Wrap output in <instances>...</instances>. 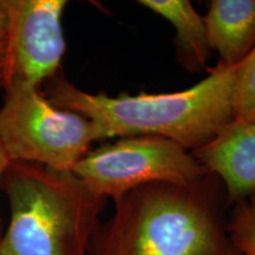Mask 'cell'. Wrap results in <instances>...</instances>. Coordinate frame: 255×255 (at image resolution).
I'll return each mask as SVG.
<instances>
[{
  "label": "cell",
  "mask_w": 255,
  "mask_h": 255,
  "mask_svg": "<svg viewBox=\"0 0 255 255\" xmlns=\"http://www.w3.org/2000/svg\"><path fill=\"white\" fill-rule=\"evenodd\" d=\"M6 5L9 28L5 88L21 81L39 89L58 73L65 53L62 17L68 1L6 0Z\"/></svg>",
  "instance_id": "6"
},
{
  "label": "cell",
  "mask_w": 255,
  "mask_h": 255,
  "mask_svg": "<svg viewBox=\"0 0 255 255\" xmlns=\"http://www.w3.org/2000/svg\"><path fill=\"white\" fill-rule=\"evenodd\" d=\"M203 21L223 64L238 65L255 46V0H212Z\"/></svg>",
  "instance_id": "8"
},
{
  "label": "cell",
  "mask_w": 255,
  "mask_h": 255,
  "mask_svg": "<svg viewBox=\"0 0 255 255\" xmlns=\"http://www.w3.org/2000/svg\"><path fill=\"white\" fill-rule=\"evenodd\" d=\"M102 130L81 115L51 104L39 89L21 81L5 88L0 108V141L12 162L72 171Z\"/></svg>",
  "instance_id": "4"
},
{
  "label": "cell",
  "mask_w": 255,
  "mask_h": 255,
  "mask_svg": "<svg viewBox=\"0 0 255 255\" xmlns=\"http://www.w3.org/2000/svg\"><path fill=\"white\" fill-rule=\"evenodd\" d=\"M6 50L7 41H0V90H4L6 85Z\"/></svg>",
  "instance_id": "14"
},
{
  "label": "cell",
  "mask_w": 255,
  "mask_h": 255,
  "mask_svg": "<svg viewBox=\"0 0 255 255\" xmlns=\"http://www.w3.org/2000/svg\"><path fill=\"white\" fill-rule=\"evenodd\" d=\"M193 155L221 180L227 205L255 190V124L233 122Z\"/></svg>",
  "instance_id": "7"
},
{
  "label": "cell",
  "mask_w": 255,
  "mask_h": 255,
  "mask_svg": "<svg viewBox=\"0 0 255 255\" xmlns=\"http://www.w3.org/2000/svg\"><path fill=\"white\" fill-rule=\"evenodd\" d=\"M1 190L11 219L0 255H88L105 199L72 171L12 162Z\"/></svg>",
  "instance_id": "3"
},
{
  "label": "cell",
  "mask_w": 255,
  "mask_h": 255,
  "mask_svg": "<svg viewBox=\"0 0 255 255\" xmlns=\"http://www.w3.org/2000/svg\"><path fill=\"white\" fill-rule=\"evenodd\" d=\"M237 66L219 62L205 79L187 90L165 94H89L57 75L46 83L45 97L59 109L95 123L105 138L156 136L196 150L234 122Z\"/></svg>",
  "instance_id": "2"
},
{
  "label": "cell",
  "mask_w": 255,
  "mask_h": 255,
  "mask_svg": "<svg viewBox=\"0 0 255 255\" xmlns=\"http://www.w3.org/2000/svg\"><path fill=\"white\" fill-rule=\"evenodd\" d=\"M225 203V187L209 171L191 184L138 187L115 202L88 255H233Z\"/></svg>",
  "instance_id": "1"
},
{
  "label": "cell",
  "mask_w": 255,
  "mask_h": 255,
  "mask_svg": "<svg viewBox=\"0 0 255 255\" xmlns=\"http://www.w3.org/2000/svg\"><path fill=\"white\" fill-rule=\"evenodd\" d=\"M12 163V161L9 159L7 152H6L4 145H2L1 141H0V190H1V182L4 175L9 167V164ZM2 229H1V218H0V238H1Z\"/></svg>",
  "instance_id": "13"
},
{
  "label": "cell",
  "mask_w": 255,
  "mask_h": 255,
  "mask_svg": "<svg viewBox=\"0 0 255 255\" xmlns=\"http://www.w3.org/2000/svg\"><path fill=\"white\" fill-rule=\"evenodd\" d=\"M234 122L255 124V46L237 66Z\"/></svg>",
  "instance_id": "11"
},
{
  "label": "cell",
  "mask_w": 255,
  "mask_h": 255,
  "mask_svg": "<svg viewBox=\"0 0 255 255\" xmlns=\"http://www.w3.org/2000/svg\"><path fill=\"white\" fill-rule=\"evenodd\" d=\"M139 4L161 15L177 32L178 58L191 71L206 68L212 49L203 18L188 0H139Z\"/></svg>",
  "instance_id": "9"
},
{
  "label": "cell",
  "mask_w": 255,
  "mask_h": 255,
  "mask_svg": "<svg viewBox=\"0 0 255 255\" xmlns=\"http://www.w3.org/2000/svg\"><path fill=\"white\" fill-rule=\"evenodd\" d=\"M226 232L233 255H255V190L234 203Z\"/></svg>",
  "instance_id": "10"
},
{
  "label": "cell",
  "mask_w": 255,
  "mask_h": 255,
  "mask_svg": "<svg viewBox=\"0 0 255 255\" xmlns=\"http://www.w3.org/2000/svg\"><path fill=\"white\" fill-rule=\"evenodd\" d=\"M72 173L97 195L116 202L129 191L149 183H195L208 170L171 139L136 136L90 150Z\"/></svg>",
  "instance_id": "5"
},
{
  "label": "cell",
  "mask_w": 255,
  "mask_h": 255,
  "mask_svg": "<svg viewBox=\"0 0 255 255\" xmlns=\"http://www.w3.org/2000/svg\"><path fill=\"white\" fill-rule=\"evenodd\" d=\"M9 15L6 0H0V41H7Z\"/></svg>",
  "instance_id": "12"
}]
</instances>
